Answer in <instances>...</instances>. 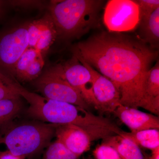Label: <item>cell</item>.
Segmentation results:
<instances>
[{"mask_svg":"<svg viewBox=\"0 0 159 159\" xmlns=\"http://www.w3.org/2000/svg\"><path fill=\"white\" fill-rule=\"evenodd\" d=\"M93 154L96 159H122L113 147L102 142L94 149Z\"/></svg>","mask_w":159,"mask_h":159,"instance_id":"ffe728a7","label":"cell"},{"mask_svg":"<svg viewBox=\"0 0 159 159\" xmlns=\"http://www.w3.org/2000/svg\"><path fill=\"white\" fill-rule=\"evenodd\" d=\"M36 90L48 99L70 103L89 111V106L77 90L48 70L33 81Z\"/></svg>","mask_w":159,"mask_h":159,"instance_id":"52a82bcc","label":"cell"},{"mask_svg":"<svg viewBox=\"0 0 159 159\" xmlns=\"http://www.w3.org/2000/svg\"><path fill=\"white\" fill-rule=\"evenodd\" d=\"M148 159H159V147L152 151V154Z\"/></svg>","mask_w":159,"mask_h":159,"instance_id":"d4e9b609","label":"cell"},{"mask_svg":"<svg viewBox=\"0 0 159 159\" xmlns=\"http://www.w3.org/2000/svg\"><path fill=\"white\" fill-rule=\"evenodd\" d=\"M102 143L113 147L122 159H148L134 142L119 135L107 138Z\"/></svg>","mask_w":159,"mask_h":159,"instance_id":"9a60e30c","label":"cell"},{"mask_svg":"<svg viewBox=\"0 0 159 159\" xmlns=\"http://www.w3.org/2000/svg\"><path fill=\"white\" fill-rule=\"evenodd\" d=\"M139 34L141 40L149 44L153 49L158 48L159 43V8L149 15L141 18Z\"/></svg>","mask_w":159,"mask_h":159,"instance_id":"5bb4252c","label":"cell"},{"mask_svg":"<svg viewBox=\"0 0 159 159\" xmlns=\"http://www.w3.org/2000/svg\"><path fill=\"white\" fill-rule=\"evenodd\" d=\"M26 157L15 155L8 151H0V159H25Z\"/></svg>","mask_w":159,"mask_h":159,"instance_id":"cb8c5ba5","label":"cell"},{"mask_svg":"<svg viewBox=\"0 0 159 159\" xmlns=\"http://www.w3.org/2000/svg\"><path fill=\"white\" fill-rule=\"evenodd\" d=\"M82 159H91V158H86L84 157H82Z\"/></svg>","mask_w":159,"mask_h":159,"instance_id":"484cf974","label":"cell"},{"mask_svg":"<svg viewBox=\"0 0 159 159\" xmlns=\"http://www.w3.org/2000/svg\"><path fill=\"white\" fill-rule=\"evenodd\" d=\"M55 124L34 120L12 122L0 129V147L15 155L31 157L37 154L50 144L55 136Z\"/></svg>","mask_w":159,"mask_h":159,"instance_id":"277c9868","label":"cell"},{"mask_svg":"<svg viewBox=\"0 0 159 159\" xmlns=\"http://www.w3.org/2000/svg\"><path fill=\"white\" fill-rule=\"evenodd\" d=\"M2 2H1V1H0V10H1V6H2Z\"/></svg>","mask_w":159,"mask_h":159,"instance_id":"4316f807","label":"cell"},{"mask_svg":"<svg viewBox=\"0 0 159 159\" xmlns=\"http://www.w3.org/2000/svg\"><path fill=\"white\" fill-rule=\"evenodd\" d=\"M42 55L41 53L36 49L28 48L17 61L10 77L12 76L19 81L23 82L25 74L29 66L36 58Z\"/></svg>","mask_w":159,"mask_h":159,"instance_id":"ac0fdd59","label":"cell"},{"mask_svg":"<svg viewBox=\"0 0 159 159\" xmlns=\"http://www.w3.org/2000/svg\"><path fill=\"white\" fill-rule=\"evenodd\" d=\"M9 77L0 72V100L20 97L10 88Z\"/></svg>","mask_w":159,"mask_h":159,"instance_id":"44dd1931","label":"cell"},{"mask_svg":"<svg viewBox=\"0 0 159 159\" xmlns=\"http://www.w3.org/2000/svg\"><path fill=\"white\" fill-rule=\"evenodd\" d=\"M113 113L130 129L131 132L159 129L158 117L138 109L120 104Z\"/></svg>","mask_w":159,"mask_h":159,"instance_id":"7c38bea8","label":"cell"},{"mask_svg":"<svg viewBox=\"0 0 159 159\" xmlns=\"http://www.w3.org/2000/svg\"><path fill=\"white\" fill-rule=\"evenodd\" d=\"M143 108L157 116L159 114V62L148 70L144 87Z\"/></svg>","mask_w":159,"mask_h":159,"instance_id":"4fadbf2b","label":"cell"},{"mask_svg":"<svg viewBox=\"0 0 159 159\" xmlns=\"http://www.w3.org/2000/svg\"><path fill=\"white\" fill-rule=\"evenodd\" d=\"M80 62L90 72L93 78V90L98 103V111L102 113H113L121 104L120 93L113 83L95 70L84 61Z\"/></svg>","mask_w":159,"mask_h":159,"instance_id":"9c48e42d","label":"cell"},{"mask_svg":"<svg viewBox=\"0 0 159 159\" xmlns=\"http://www.w3.org/2000/svg\"><path fill=\"white\" fill-rule=\"evenodd\" d=\"M23 108L21 97L0 100V129L13 121Z\"/></svg>","mask_w":159,"mask_h":159,"instance_id":"e0dca14e","label":"cell"},{"mask_svg":"<svg viewBox=\"0 0 159 159\" xmlns=\"http://www.w3.org/2000/svg\"><path fill=\"white\" fill-rule=\"evenodd\" d=\"M29 48L28 24L0 36V72L10 77L16 64Z\"/></svg>","mask_w":159,"mask_h":159,"instance_id":"ba28073f","label":"cell"},{"mask_svg":"<svg viewBox=\"0 0 159 159\" xmlns=\"http://www.w3.org/2000/svg\"><path fill=\"white\" fill-rule=\"evenodd\" d=\"M9 81L12 90L29 102L26 114L35 120L55 125H77L85 131L92 142L106 139L115 129V123L109 119L95 116L70 103L48 99L29 92L11 77Z\"/></svg>","mask_w":159,"mask_h":159,"instance_id":"7a4b0ae2","label":"cell"},{"mask_svg":"<svg viewBox=\"0 0 159 159\" xmlns=\"http://www.w3.org/2000/svg\"><path fill=\"white\" fill-rule=\"evenodd\" d=\"M73 51L113 83L122 105L143 108L145 77L158 56L157 50L127 35L102 31L78 43Z\"/></svg>","mask_w":159,"mask_h":159,"instance_id":"6da1fadb","label":"cell"},{"mask_svg":"<svg viewBox=\"0 0 159 159\" xmlns=\"http://www.w3.org/2000/svg\"><path fill=\"white\" fill-rule=\"evenodd\" d=\"M103 21L109 32L133 31L140 21L139 5L132 0L109 1L104 9Z\"/></svg>","mask_w":159,"mask_h":159,"instance_id":"8992f818","label":"cell"},{"mask_svg":"<svg viewBox=\"0 0 159 159\" xmlns=\"http://www.w3.org/2000/svg\"><path fill=\"white\" fill-rule=\"evenodd\" d=\"M103 3L101 0L51 1L49 14L57 37L63 39L79 38L97 27Z\"/></svg>","mask_w":159,"mask_h":159,"instance_id":"3957f363","label":"cell"},{"mask_svg":"<svg viewBox=\"0 0 159 159\" xmlns=\"http://www.w3.org/2000/svg\"><path fill=\"white\" fill-rule=\"evenodd\" d=\"M135 2L140 9V18L149 15L159 8L158 0H137Z\"/></svg>","mask_w":159,"mask_h":159,"instance_id":"7402d4cb","label":"cell"},{"mask_svg":"<svg viewBox=\"0 0 159 159\" xmlns=\"http://www.w3.org/2000/svg\"><path fill=\"white\" fill-rule=\"evenodd\" d=\"M119 136L130 139L139 147L151 151L159 147V129H152L130 132L123 131Z\"/></svg>","mask_w":159,"mask_h":159,"instance_id":"2e32d148","label":"cell"},{"mask_svg":"<svg viewBox=\"0 0 159 159\" xmlns=\"http://www.w3.org/2000/svg\"><path fill=\"white\" fill-rule=\"evenodd\" d=\"M42 1H9L11 6L21 8L39 7L42 6Z\"/></svg>","mask_w":159,"mask_h":159,"instance_id":"603a6c76","label":"cell"},{"mask_svg":"<svg viewBox=\"0 0 159 159\" xmlns=\"http://www.w3.org/2000/svg\"><path fill=\"white\" fill-rule=\"evenodd\" d=\"M47 147L43 159H79L80 157L57 140L50 143Z\"/></svg>","mask_w":159,"mask_h":159,"instance_id":"d6986e66","label":"cell"},{"mask_svg":"<svg viewBox=\"0 0 159 159\" xmlns=\"http://www.w3.org/2000/svg\"><path fill=\"white\" fill-rule=\"evenodd\" d=\"M62 78L79 92L89 106L98 110V103L93 90V78L88 69L74 54L66 62L48 70Z\"/></svg>","mask_w":159,"mask_h":159,"instance_id":"5b68a950","label":"cell"},{"mask_svg":"<svg viewBox=\"0 0 159 159\" xmlns=\"http://www.w3.org/2000/svg\"><path fill=\"white\" fill-rule=\"evenodd\" d=\"M29 48L43 56L57 37V30L49 13L39 19L28 23Z\"/></svg>","mask_w":159,"mask_h":159,"instance_id":"30bf717a","label":"cell"},{"mask_svg":"<svg viewBox=\"0 0 159 159\" xmlns=\"http://www.w3.org/2000/svg\"><path fill=\"white\" fill-rule=\"evenodd\" d=\"M55 136L69 150L79 157L89 149L92 142L85 131L73 124L56 125Z\"/></svg>","mask_w":159,"mask_h":159,"instance_id":"8fae6325","label":"cell"}]
</instances>
